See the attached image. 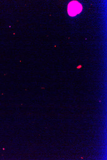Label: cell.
I'll return each instance as SVG.
<instances>
[{
  "instance_id": "1",
  "label": "cell",
  "mask_w": 107,
  "mask_h": 160,
  "mask_svg": "<svg viewBox=\"0 0 107 160\" xmlns=\"http://www.w3.org/2000/svg\"><path fill=\"white\" fill-rule=\"evenodd\" d=\"M83 9L82 5L77 1L70 2L68 6L67 11L69 16L73 17L80 13Z\"/></svg>"
}]
</instances>
